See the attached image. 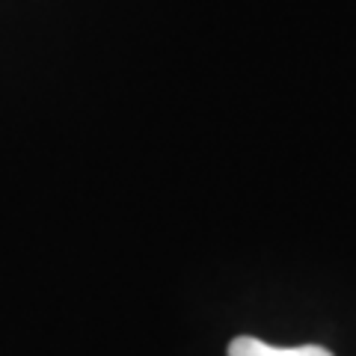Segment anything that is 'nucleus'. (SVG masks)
<instances>
[{"instance_id": "f257e3e1", "label": "nucleus", "mask_w": 356, "mask_h": 356, "mask_svg": "<svg viewBox=\"0 0 356 356\" xmlns=\"http://www.w3.org/2000/svg\"><path fill=\"white\" fill-rule=\"evenodd\" d=\"M229 356H332L321 344H297V348H276L255 336H238L229 341Z\"/></svg>"}]
</instances>
